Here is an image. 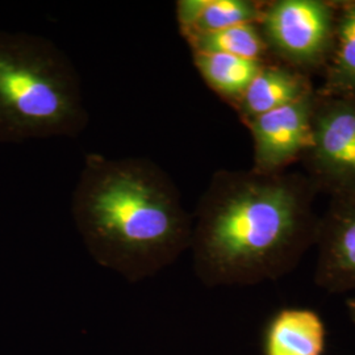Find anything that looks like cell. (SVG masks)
<instances>
[{
	"instance_id": "obj_11",
	"label": "cell",
	"mask_w": 355,
	"mask_h": 355,
	"mask_svg": "<svg viewBox=\"0 0 355 355\" xmlns=\"http://www.w3.org/2000/svg\"><path fill=\"white\" fill-rule=\"evenodd\" d=\"M192 58L207 86L233 107L265 64L220 53H192Z\"/></svg>"
},
{
	"instance_id": "obj_7",
	"label": "cell",
	"mask_w": 355,
	"mask_h": 355,
	"mask_svg": "<svg viewBox=\"0 0 355 355\" xmlns=\"http://www.w3.org/2000/svg\"><path fill=\"white\" fill-rule=\"evenodd\" d=\"M315 282L331 293L355 292V195L330 198L318 218Z\"/></svg>"
},
{
	"instance_id": "obj_9",
	"label": "cell",
	"mask_w": 355,
	"mask_h": 355,
	"mask_svg": "<svg viewBox=\"0 0 355 355\" xmlns=\"http://www.w3.org/2000/svg\"><path fill=\"white\" fill-rule=\"evenodd\" d=\"M325 346V324L312 309H282L265 330L263 355H324Z\"/></svg>"
},
{
	"instance_id": "obj_13",
	"label": "cell",
	"mask_w": 355,
	"mask_h": 355,
	"mask_svg": "<svg viewBox=\"0 0 355 355\" xmlns=\"http://www.w3.org/2000/svg\"><path fill=\"white\" fill-rule=\"evenodd\" d=\"M263 1L255 0H204L202 12L195 26L184 36L207 33L232 26L259 23Z\"/></svg>"
},
{
	"instance_id": "obj_14",
	"label": "cell",
	"mask_w": 355,
	"mask_h": 355,
	"mask_svg": "<svg viewBox=\"0 0 355 355\" xmlns=\"http://www.w3.org/2000/svg\"><path fill=\"white\" fill-rule=\"evenodd\" d=\"M347 309H349V313H350V316L353 318L355 324V292L354 295L347 300Z\"/></svg>"
},
{
	"instance_id": "obj_6",
	"label": "cell",
	"mask_w": 355,
	"mask_h": 355,
	"mask_svg": "<svg viewBox=\"0 0 355 355\" xmlns=\"http://www.w3.org/2000/svg\"><path fill=\"white\" fill-rule=\"evenodd\" d=\"M315 102L316 91L246 124L253 139V170L280 173L302 162L312 141Z\"/></svg>"
},
{
	"instance_id": "obj_2",
	"label": "cell",
	"mask_w": 355,
	"mask_h": 355,
	"mask_svg": "<svg viewBox=\"0 0 355 355\" xmlns=\"http://www.w3.org/2000/svg\"><path fill=\"white\" fill-rule=\"evenodd\" d=\"M71 215L92 259L129 283L152 278L190 249L192 216L174 180L148 158L87 154Z\"/></svg>"
},
{
	"instance_id": "obj_1",
	"label": "cell",
	"mask_w": 355,
	"mask_h": 355,
	"mask_svg": "<svg viewBox=\"0 0 355 355\" xmlns=\"http://www.w3.org/2000/svg\"><path fill=\"white\" fill-rule=\"evenodd\" d=\"M316 187L300 173L216 171L192 216L193 271L207 287L291 272L316 243Z\"/></svg>"
},
{
	"instance_id": "obj_10",
	"label": "cell",
	"mask_w": 355,
	"mask_h": 355,
	"mask_svg": "<svg viewBox=\"0 0 355 355\" xmlns=\"http://www.w3.org/2000/svg\"><path fill=\"white\" fill-rule=\"evenodd\" d=\"M336 6L333 48L316 94L321 96H355V0L336 1Z\"/></svg>"
},
{
	"instance_id": "obj_12",
	"label": "cell",
	"mask_w": 355,
	"mask_h": 355,
	"mask_svg": "<svg viewBox=\"0 0 355 355\" xmlns=\"http://www.w3.org/2000/svg\"><path fill=\"white\" fill-rule=\"evenodd\" d=\"M186 40L192 53H220L265 64L272 62L258 23L196 33Z\"/></svg>"
},
{
	"instance_id": "obj_8",
	"label": "cell",
	"mask_w": 355,
	"mask_h": 355,
	"mask_svg": "<svg viewBox=\"0 0 355 355\" xmlns=\"http://www.w3.org/2000/svg\"><path fill=\"white\" fill-rule=\"evenodd\" d=\"M311 76L279 62H267L258 71L234 110L246 125L255 117L313 94Z\"/></svg>"
},
{
	"instance_id": "obj_5",
	"label": "cell",
	"mask_w": 355,
	"mask_h": 355,
	"mask_svg": "<svg viewBox=\"0 0 355 355\" xmlns=\"http://www.w3.org/2000/svg\"><path fill=\"white\" fill-rule=\"evenodd\" d=\"M305 175L330 198L355 195V96L316 94Z\"/></svg>"
},
{
	"instance_id": "obj_4",
	"label": "cell",
	"mask_w": 355,
	"mask_h": 355,
	"mask_svg": "<svg viewBox=\"0 0 355 355\" xmlns=\"http://www.w3.org/2000/svg\"><path fill=\"white\" fill-rule=\"evenodd\" d=\"M336 1H263L258 23L272 61L306 76L324 70L333 48Z\"/></svg>"
},
{
	"instance_id": "obj_3",
	"label": "cell",
	"mask_w": 355,
	"mask_h": 355,
	"mask_svg": "<svg viewBox=\"0 0 355 355\" xmlns=\"http://www.w3.org/2000/svg\"><path fill=\"white\" fill-rule=\"evenodd\" d=\"M89 124L80 78L48 38L0 32V144L76 137Z\"/></svg>"
}]
</instances>
